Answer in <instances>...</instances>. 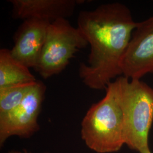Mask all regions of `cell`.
<instances>
[{
    "label": "cell",
    "instance_id": "obj_1",
    "mask_svg": "<svg viewBox=\"0 0 153 153\" xmlns=\"http://www.w3.org/2000/svg\"><path fill=\"white\" fill-rule=\"evenodd\" d=\"M130 9L120 2L81 11L78 27L90 45L88 62H81L79 76L94 90H105L113 79L122 76L121 61L137 26Z\"/></svg>",
    "mask_w": 153,
    "mask_h": 153
},
{
    "label": "cell",
    "instance_id": "obj_2",
    "mask_svg": "<svg viewBox=\"0 0 153 153\" xmlns=\"http://www.w3.org/2000/svg\"><path fill=\"white\" fill-rule=\"evenodd\" d=\"M81 134L88 148L97 153L117 152L125 144L124 113L115 81L106 88L104 98L88 110Z\"/></svg>",
    "mask_w": 153,
    "mask_h": 153
},
{
    "label": "cell",
    "instance_id": "obj_3",
    "mask_svg": "<svg viewBox=\"0 0 153 153\" xmlns=\"http://www.w3.org/2000/svg\"><path fill=\"white\" fill-rule=\"evenodd\" d=\"M124 113V141L139 153H152L149 135L153 123V88L123 76L115 80Z\"/></svg>",
    "mask_w": 153,
    "mask_h": 153
},
{
    "label": "cell",
    "instance_id": "obj_4",
    "mask_svg": "<svg viewBox=\"0 0 153 153\" xmlns=\"http://www.w3.org/2000/svg\"><path fill=\"white\" fill-rule=\"evenodd\" d=\"M88 44L81 30L72 26L66 19L51 22L35 71L44 79L59 74L74 54Z\"/></svg>",
    "mask_w": 153,
    "mask_h": 153
},
{
    "label": "cell",
    "instance_id": "obj_5",
    "mask_svg": "<svg viewBox=\"0 0 153 153\" xmlns=\"http://www.w3.org/2000/svg\"><path fill=\"white\" fill-rule=\"evenodd\" d=\"M45 90L44 83L37 80L20 104L7 114L0 117L1 146L11 136L28 138L38 131V119Z\"/></svg>",
    "mask_w": 153,
    "mask_h": 153
},
{
    "label": "cell",
    "instance_id": "obj_6",
    "mask_svg": "<svg viewBox=\"0 0 153 153\" xmlns=\"http://www.w3.org/2000/svg\"><path fill=\"white\" fill-rule=\"evenodd\" d=\"M121 67L122 76L129 79L153 74V16L137 22Z\"/></svg>",
    "mask_w": 153,
    "mask_h": 153
},
{
    "label": "cell",
    "instance_id": "obj_7",
    "mask_svg": "<svg viewBox=\"0 0 153 153\" xmlns=\"http://www.w3.org/2000/svg\"><path fill=\"white\" fill-rule=\"evenodd\" d=\"M51 23L38 18L23 20L14 36L12 56L28 68L36 69Z\"/></svg>",
    "mask_w": 153,
    "mask_h": 153
},
{
    "label": "cell",
    "instance_id": "obj_8",
    "mask_svg": "<svg viewBox=\"0 0 153 153\" xmlns=\"http://www.w3.org/2000/svg\"><path fill=\"white\" fill-rule=\"evenodd\" d=\"M15 19L38 18L52 22L71 16L79 0H10Z\"/></svg>",
    "mask_w": 153,
    "mask_h": 153
},
{
    "label": "cell",
    "instance_id": "obj_9",
    "mask_svg": "<svg viewBox=\"0 0 153 153\" xmlns=\"http://www.w3.org/2000/svg\"><path fill=\"white\" fill-rule=\"evenodd\" d=\"M36 81L29 68L12 56L10 50L1 49L0 88Z\"/></svg>",
    "mask_w": 153,
    "mask_h": 153
},
{
    "label": "cell",
    "instance_id": "obj_10",
    "mask_svg": "<svg viewBox=\"0 0 153 153\" xmlns=\"http://www.w3.org/2000/svg\"><path fill=\"white\" fill-rule=\"evenodd\" d=\"M36 81L0 88V117L7 114L20 104Z\"/></svg>",
    "mask_w": 153,
    "mask_h": 153
},
{
    "label": "cell",
    "instance_id": "obj_11",
    "mask_svg": "<svg viewBox=\"0 0 153 153\" xmlns=\"http://www.w3.org/2000/svg\"><path fill=\"white\" fill-rule=\"evenodd\" d=\"M8 153H28L26 151H24V152H19V151H14V150H13V151H10Z\"/></svg>",
    "mask_w": 153,
    "mask_h": 153
}]
</instances>
